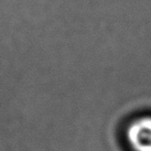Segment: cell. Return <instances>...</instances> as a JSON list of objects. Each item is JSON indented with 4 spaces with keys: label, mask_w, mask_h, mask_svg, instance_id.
Masks as SVG:
<instances>
[{
    "label": "cell",
    "mask_w": 151,
    "mask_h": 151,
    "mask_svg": "<svg viewBox=\"0 0 151 151\" xmlns=\"http://www.w3.org/2000/svg\"><path fill=\"white\" fill-rule=\"evenodd\" d=\"M125 140L131 151H151V115L131 120L125 129Z\"/></svg>",
    "instance_id": "obj_1"
}]
</instances>
